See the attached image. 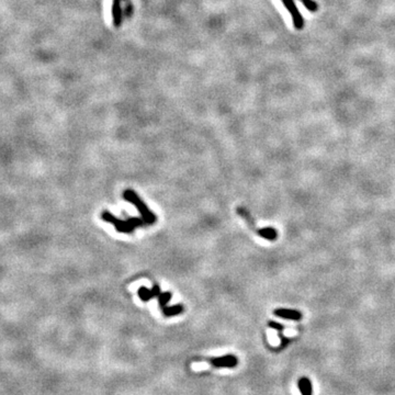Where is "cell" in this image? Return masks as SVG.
Here are the masks:
<instances>
[{
	"label": "cell",
	"instance_id": "cell-1",
	"mask_svg": "<svg viewBox=\"0 0 395 395\" xmlns=\"http://www.w3.org/2000/svg\"><path fill=\"white\" fill-rule=\"evenodd\" d=\"M101 218H103V220L105 222L111 223V224L116 227L118 232L125 233V234L132 233L135 229V227H137V226L145 225L144 220L141 218H133V219L130 218V219H127L126 221H122V220H119L113 214H111L110 212H108V211H104L103 214H101Z\"/></svg>",
	"mask_w": 395,
	"mask_h": 395
},
{
	"label": "cell",
	"instance_id": "cell-2",
	"mask_svg": "<svg viewBox=\"0 0 395 395\" xmlns=\"http://www.w3.org/2000/svg\"><path fill=\"white\" fill-rule=\"evenodd\" d=\"M123 196H124L125 200H127L130 203H132V205H134L137 208L138 212H139V214L142 215V219L144 220L146 225L154 224V223L156 222V215L151 212V210L146 207V205L141 199H139L138 195L134 192V191L126 190L125 192L123 193Z\"/></svg>",
	"mask_w": 395,
	"mask_h": 395
},
{
	"label": "cell",
	"instance_id": "cell-3",
	"mask_svg": "<svg viewBox=\"0 0 395 395\" xmlns=\"http://www.w3.org/2000/svg\"><path fill=\"white\" fill-rule=\"evenodd\" d=\"M281 2L284 5L286 10H288L290 12V15L292 16V21L294 28L297 30H302L304 27V19L301 15V12L299 11L294 2H293V0H281Z\"/></svg>",
	"mask_w": 395,
	"mask_h": 395
},
{
	"label": "cell",
	"instance_id": "cell-4",
	"mask_svg": "<svg viewBox=\"0 0 395 395\" xmlns=\"http://www.w3.org/2000/svg\"><path fill=\"white\" fill-rule=\"evenodd\" d=\"M210 362L215 368H234L238 364L236 357L232 355L220 357V358H213L210 360Z\"/></svg>",
	"mask_w": 395,
	"mask_h": 395
},
{
	"label": "cell",
	"instance_id": "cell-5",
	"mask_svg": "<svg viewBox=\"0 0 395 395\" xmlns=\"http://www.w3.org/2000/svg\"><path fill=\"white\" fill-rule=\"evenodd\" d=\"M138 297L139 299L143 302H149L150 300H152L153 298H158L159 294H161V288H159L158 284H155L154 286H153V289H147L146 286H141V288L138 289Z\"/></svg>",
	"mask_w": 395,
	"mask_h": 395
},
{
	"label": "cell",
	"instance_id": "cell-6",
	"mask_svg": "<svg viewBox=\"0 0 395 395\" xmlns=\"http://www.w3.org/2000/svg\"><path fill=\"white\" fill-rule=\"evenodd\" d=\"M273 314L278 317L285 318V320H291V321H300L302 318V313L297 310L277 309L273 311Z\"/></svg>",
	"mask_w": 395,
	"mask_h": 395
},
{
	"label": "cell",
	"instance_id": "cell-7",
	"mask_svg": "<svg viewBox=\"0 0 395 395\" xmlns=\"http://www.w3.org/2000/svg\"><path fill=\"white\" fill-rule=\"evenodd\" d=\"M121 3L122 0H112V9H111V14H112V21L113 25L116 28H120L121 24H122V8H121Z\"/></svg>",
	"mask_w": 395,
	"mask_h": 395
},
{
	"label": "cell",
	"instance_id": "cell-8",
	"mask_svg": "<svg viewBox=\"0 0 395 395\" xmlns=\"http://www.w3.org/2000/svg\"><path fill=\"white\" fill-rule=\"evenodd\" d=\"M260 237L268 240H276L278 237V233L273 227H264V228H256L255 229Z\"/></svg>",
	"mask_w": 395,
	"mask_h": 395
},
{
	"label": "cell",
	"instance_id": "cell-9",
	"mask_svg": "<svg viewBox=\"0 0 395 395\" xmlns=\"http://www.w3.org/2000/svg\"><path fill=\"white\" fill-rule=\"evenodd\" d=\"M298 386H299V388H300L302 395H312L313 394V386H312L311 381L308 378L303 377L299 380Z\"/></svg>",
	"mask_w": 395,
	"mask_h": 395
},
{
	"label": "cell",
	"instance_id": "cell-10",
	"mask_svg": "<svg viewBox=\"0 0 395 395\" xmlns=\"http://www.w3.org/2000/svg\"><path fill=\"white\" fill-rule=\"evenodd\" d=\"M162 311H163V314L165 316L170 317V316H174V315H178V314L182 313L183 307H182L181 304H178V305H174V307L164 308Z\"/></svg>",
	"mask_w": 395,
	"mask_h": 395
},
{
	"label": "cell",
	"instance_id": "cell-11",
	"mask_svg": "<svg viewBox=\"0 0 395 395\" xmlns=\"http://www.w3.org/2000/svg\"><path fill=\"white\" fill-rule=\"evenodd\" d=\"M170 299H171V293L170 292H165V293H161V294H159V297L157 298V300H158V303H159V307H161L162 310L164 308L167 307V304L170 301Z\"/></svg>",
	"mask_w": 395,
	"mask_h": 395
},
{
	"label": "cell",
	"instance_id": "cell-12",
	"mask_svg": "<svg viewBox=\"0 0 395 395\" xmlns=\"http://www.w3.org/2000/svg\"><path fill=\"white\" fill-rule=\"evenodd\" d=\"M300 2L304 5V7L311 12H315L318 9V5L314 0H300Z\"/></svg>",
	"mask_w": 395,
	"mask_h": 395
},
{
	"label": "cell",
	"instance_id": "cell-13",
	"mask_svg": "<svg viewBox=\"0 0 395 395\" xmlns=\"http://www.w3.org/2000/svg\"><path fill=\"white\" fill-rule=\"evenodd\" d=\"M268 326L271 327V328L277 329L278 332H282V330H283V326H282V325H280V324H278V323H276V322H269Z\"/></svg>",
	"mask_w": 395,
	"mask_h": 395
}]
</instances>
